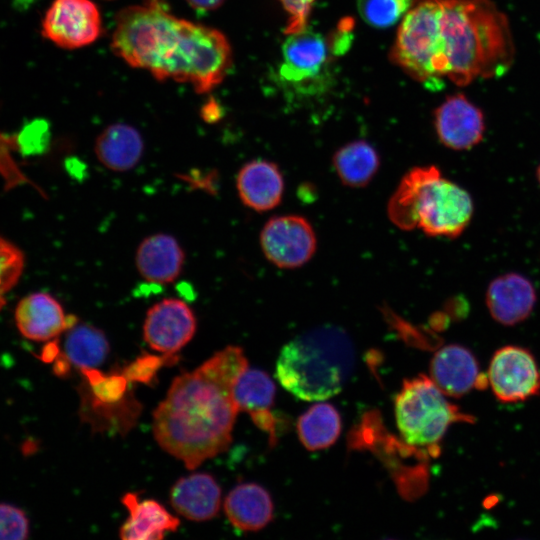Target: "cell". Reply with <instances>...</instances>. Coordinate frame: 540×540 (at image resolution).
<instances>
[{
	"mask_svg": "<svg viewBox=\"0 0 540 540\" xmlns=\"http://www.w3.org/2000/svg\"><path fill=\"white\" fill-rule=\"evenodd\" d=\"M122 503L129 511L119 531L123 540H160L166 532L179 527V519L155 500L139 501L138 494L129 492L122 497Z\"/></svg>",
	"mask_w": 540,
	"mask_h": 540,
	"instance_id": "obj_20",
	"label": "cell"
},
{
	"mask_svg": "<svg viewBox=\"0 0 540 540\" xmlns=\"http://www.w3.org/2000/svg\"><path fill=\"white\" fill-rule=\"evenodd\" d=\"M276 386L269 375L259 369H245L233 386V399L240 411L249 415L271 411Z\"/></svg>",
	"mask_w": 540,
	"mask_h": 540,
	"instance_id": "obj_26",
	"label": "cell"
},
{
	"mask_svg": "<svg viewBox=\"0 0 540 540\" xmlns=\"http://www.w3.org/2000/svg\"><path fill=\"white\" fill-rule=\"evenodd\" d=\"M111 46L130 66L146 69L158 80L188 82L198 93L216 87L232 61L221 32L177 18L159 0L123 9Z\"/></svg>",
	"mask_w": 540,
	"mask_h": 540,
	"instance_id": "obj_2",
	"label": "cell"
},
{
	"mask_svg": "<svg viewBox=\"0 0 540 540\" xmlns=\"http://www.w3.org/2000/svg\"><path fill=\"white\" fill-rule=\"evenodd\" d=\"M63 354L78 369L97 368L109 352L102 330L87 323H76L65 331Z\"/></svg>",
	"mask_w": 540,
	"mask_h": 540,
	"instance_id": "obj_24",
	"label": "cell"
},
{
	"mask_svg": "<svg viewBox=\"0 0 540 540\" xmlns=\"http://www.w3.org/2000/svg\"><path fill=\"white\" fill-rule=\"evenodd\" d=\"M196 319L191 308L182 300L163 299L148 311L143 325V337L154 350L175 354L194 336Z\"/></svg>",
	"mask_w": 540,
	"mask_h": 540,
	"instance_id": "obj_12",
	"label": "cell"
},
{
	"mask_svg": "<svg viewBox=\"0 0 540 540\" xmlns=\"http://www.w3.org/2000/svg\"><path fill=\"white\" fill-rule=\"evenodd\" d=\"M341 432L337 409L328 403H318L302 414L297 422L301 443L310 451L327 448L335 443Z\"/></svg>",
	"mask_w": 540,
	"mask_h": 540,
	"instance_id": "obj_25",
	"label": "cell"
},
{
	"mask_svg": "<svg viewBox=\"0 0 540 540\" xmlns=\"http://www.w3.org/2000/svg\"><path fill=\"white\" fill-rule=\"evenodd\" d=\"M288 14L285 33L292 34L307 27L311 8L316 0H279Z\"/></svg>",
	"mask_w": 540,
	"mask_h": 540,
	"instance_id": "obj_32",
	"label": "cell"
},
{
	"mask_svg": "<svg viewBox=\"0 0 540 540\" xmlns=\"http://www.w3.org/2000/svg\"><path fill=\"white\" fill-rule=\"evenodd\" d=\"M24 266L22 252L0 236V309L7 293L19 280Z\"/></svg>",
	"mask_w": 540,
	"mask_h": 540,
	"instance_id": "obj_28",
	"label": "cell"
},
{
	"mask_svg": "<svg viewBox=\"0 0 540 540\" xmlns=\"http://www.w3.org/2000/svg\"><path fill=\"white\" fill-rule=\"evenodd\" d=\"M178 357L174 354H164L163 356L144 353L133 362L125 366L122 374L130 383L151 384L155 379L159 369L166 364H174Z\"/></svg>",
	"mask_w": 540,
	"mask_h": 540,
	"instance_id": "obj_30",
	"label": "cell"
},
{
	"mask_svg": "<svg viewBox=\"0 0 540 540\" xmlns=\"http://www.w3.org/2000/svg\"><path fill=\"white\" fill-rule=\"evenodd\" d=\"M51 138L50 125L43 118L27 122L16 136V143L23 156H35L45 152Z\"/></svg>",
	"mask_w": 540,
	"mask_h": 540,
	"instance_id": "obj_29",
	"label": "cell"
},
{
	"mask_svg": "<svg viewBox=\"0 0 540 540\" xmlns=\"http://www.w3.org/2000/svg\"><path fill=\"white\" fill-rule=\"evenodd\" d=\"M355 364L348 334L335 325H323L302 333L282 348L275 376L294 396L320 401L338 394Z\"/></svg>",
	"mask_w": 540,
	"mask_h": 540,
	"instance_id": "obj_4",
	"label": "cell"
},
{
	"mask_svg": "<svg viewBox=\"0 0 540 540\" xmlns=\"http://www.w3.org/2000/svg\"><path fill=\"white\" fill-rule=\"evenodd\" d=\"M101 29L99 10L91 0H54L42 21V35L65 49L93 43Z\"/></svg>",
	"mask_w": 540,
	"mask_h": 540,
	"instance_id": "obj_10",
	"label": "cell"
},
{
	"mask_svg": "<svg viewBox=\"0 0 540 540\" xmlns=\"http://www.w3.org/2000/svg\"><path fill=\"white\" fill-rule=\"evenodd\" d=\"M247 368L243 350L228 346L194 371L174 378L153 412L158 444L188 469L224 452L239 412L233 386Z\"/></svg>",
	"mask_w": 540,
	"mask_h": 540,
	"instance_id": "obj_1",
	"label": "cell"
},
{
	"mask_svg": "<svg viewBox=\"0 0 540 540\" xmlns=\"http://www.w3.org/2000/svg\"><path fill=\"white\" fill-rule=\"evenodd\" d=\"M536 300V290L532 282L516 272L494 278L485 294L491 317L505 326H513L526 320L532 313Z\"/></svg>",
	"mask_w": 540,
	"mask_h": 540,
	"instance_id": "obj_14",
	"label": "cell"
},
{
	"mask_svg": "<svg viewBox=\"0 0 540 540\" xmlns=\"http://www.w3.org/2000/svg\"><path fill=\"white\" fill-rule=\"evenodd\" d=\"M144 143L140 133L132 126L115 123L106 127L97 137L94 152L98 161L112 171L124 172L140 161Z\"/></svg>",
	"mask_w": 540,
	"mask_h": 540,
	"instance_id": "obj_22",
	"label": "cell"
},
{
	"mask_svg": "<svg viewBox=\"0 0 540 540\" xmlns=\"http://www.w3.org/2000/svg\"><path fill=\"white\" fill-rule=\"evenodd\" d=\"M434 126L439 141L457 151L478 145L486 128L482 111L462 94L449 96L435 110Z\"/></svg>",
	"mask_w": 540,
	"mask_h": 540,
	"instance_id": "obj_13",
	"label": "cell"
},
{
	"mask_svg": "<svg viewBox=\"0 0 540 540\" xmlns=\"http://www.w3.org/2000/svg\"><path fill=\"white\" fill-rule=\"evenodd\" d=\"M413 0H357L361 18L375 28H389L401 20Z\"/></svg>",
	"mask_w": 540,
	"mask_h": 540,
	"instance_id": "obj_27",
	"label": "cell"
},
{
	"mask_svg": "<svg viewBox=\"0 0 540 540\" xmlns=\"http://www.w3.org/2000/svg\"><path fill=\"white\" fill-rule=\"evenodd\" d=\"M332 163L337 176L345 186L361 188L378 172L380 157L370 143L356 140L339 148L333 155Z\"/></svg>",
	"mask_w": 540,
	"mask_h": 540,
	"instance_id": "obj_23",
	"label": "cell"
},
{
	"mask_svg": "<svg viewBox=\"0 0 540 540\" xmlns=\"http://www.w3.org/2000/svg\"><path fill=\"white\" fill-rule=\"evenodd\" d=\"M536 178L540 185V164L538 165L537 170H536Z\"/></svg>",
	"mask_w": 540,
	"mask_h": 540,
	"instance_id": "obj_35",
	"label": "cell"
},
{
	"mask_svg": "<svg viewBox=\"0 0 540 540\" xmlns=\"http://www.w3.org/2000/svg\"><path fill=\"white\" fill-rule=\"evenodd\" d=\"M15 322L19 332L33 341L55 339L77 323L73 315H65L61 304L50 294L36 292L18 303Z\"/></svg>",
	"mask_w": 540,
	"mask_h": 540,
	"instance_id": "obj_15",
	"label": "cell"
},
{
	"mask_svg": "<svg viewBox=\"0 0 540 540\" xmlns=\"http://www.w3.org/2000/svg\"><path fill=\"white\" fill-rule=\"evenodd\" d=\"M188 4L198 10H213L219 7L224 0H186Z\"/></svg>",
	"mask_w": 540,
	"mask_h": 540,
	"instance_id": "obj_34",
	"label": "cell"
},
{
	"mask_svg": "<svg viewBox=\"0 0 540 540\" xmlns=\"http://www.w3.org/2000/svg\"><path fill=\"white\" fill-rule=\"evenodd\" d=\"M333 53L332 41L307 27L288 34L282 47L279 75L284 82L294 85L316 82L324 76Z\"/></svg>",
	"mask_w": 540,
	"mask_h": 540,
	"instance_id": "obj_11",
	"label": "cell"
},
{
	"mask_svg": "<svg viewBox=\"0 0 540 540\" xmlns=\"http://www.w3.org/2000/svg\"><path fill=\"white\" fill-rule=\"evenodd\" d=\"M430 379L449 397H461L484 382L480 379L479 365L473 353L457 344L436 352L430 363Z\"/></svg>",
	"mask_w": 540,
	"mask_h": 540,
	"instance_id": "obj_16",
	"label": "cell"
},
{
	"mask_svg": "<svg viewBox=\"0 0 540 540\" xmlns=\"http://www.w3.org/2000/svg\"><path fill=\"white\" fill-rule=\"evenodd\" d=\"M29 536L25 512L8 503H0V540H23Z\"/></svg>",
	"mask_w": 540,
	"mask_h": 540,
	"instance_id": "obj_31",
	"label": "cell"
},
{
	"mask_svg": "<svg viewBox=\"0 0 540 540\" xmlns=\"http://www.w3.org/2000/svg\"><path fill=\"white\" fill-rule=\"evenodd\" d=\"M60 353L61 351L59 348L58 340L55 339L46 344L41 354L39 355V358L46 363H50L53 362Z\"/></svg>",
	"mask_w": 540,
	"mask_h": 540,
	"instance_id": "obj_33",
	"label": "cell"
},
{
	"mask_svg": "<svg viewBox=\"0 0 540 540\" xmlns=\"http://www.w3.org/2000/svg\"><path fill=\"white\" fill-rule=\"evenodd\" d=\"M445 78L464 86L505 74L514 58L509 22L491 0H442Z\"/></svg>",
	"mask_w": 540,
	"mask_h": 540,
	"instance_id": "obj_3",
	"label": "cell"
},
{
	"mask_svg": "<svg viewBox=\"0 0 540 540\" xmlns=\"http://www.w3.org/2000/svg\"><path fill=\"white\" fill-rule=\"evenodd\" d=\"M442 0H418L402 18L391 57L410 76L436 87L444 76Z\"/></svg>",
	"mask_w": 540,
	"mask_h": 540,
	"instance_id": "obj_7",
	"label": "cell"
},
{
	"mask_svg": "<svg viewBox=\"0 0 540 540\" xmlns=\"http://www.w3.org/2000/svg\"><path fill=\"white\" fill-rule=\"evenodd\" d=\"M224 511L230 523L245 532L264 528L273 518L270 494L255 483H243L226 496Z\"/></svg>",
	"mask_w": 540,
	"mask_h": 540,
	"instance_id": "obj_21",
	"label": "cell"
},
{
	"mask_svg": "<svg viewBox=\"0 0 540 540\" xmlns=\"http://www.w3.org/2000/svg\"><path fill=\"white\" fill-rule=\"evenodd\" d=\"M260 245L269 262L282 269H293L312 258L317 239L306 218L289 214L271 217L265 223Z\"/></svg>",
	"mask_w": 540,
	"mask_h": 540,
	"instance_id": "obj_8",
	"label": "cell"
},
{
	"mask_svg": "<svg viewBox=\"0 0 540 540\" xmlns=\"http://www.w3.org/2000/svg\"><path fill=\"white\" fill-rule=\"evenodd\" d=\"M170 503L177 513L193 521L214 518L221 505V489L207 473L182 477L173 485Z\"/></svg>",
	"mask_w": 540,
	"mask_h": 540,
	"instance_id": "obj_19",
	"label": "cell"
},
{
	"mask_svg": "<svg viewBox=\"0 0 540 540\" xmlns=\"http://www.w3.org/2000/svg\"><path fill=\"white\" fill-rule=\"evenodd\" d=\"M184 260V251L178 241L164 233L142 240L135 255L139 274L146 281L156 284L175 281L182 271Z\"/></svg>",
	"mask_w": 540,
	"mask_h": 540,
	"instance_id": "obj_18",
	"label": "cell"
},
{
	"mask_svg": "<svg viewBox=\"0 0 540 540\" xmlns=\"http://www.w3.org/2000/svg\"><path fill=\"white\" fill-rule=\"evenodd\" d=\"M398 430L407 444H438L450 425L473 419L452 405L430 377L419 375L403 382L395 398Z\"/></svg>",
	"mask_w": 540,
	"mask_h": 540,
	"instance_id": "obj_6",
	"label": "cell"
},
{
	"mask_svg": "<svg viewBox=\"0 0 540 540\" xmlns=\"http://www.w3.org/2000/svg\"><path fill=\"white\" fill-rule=\"evenodd\" d=\"M487 380L504 403L524 401L540 392V368L533 354L519 346L498 349L489 364Z\"/></svg>",
	"mask_w": 540,
	"mask_h": 540,
	"instance_id": "obj_9",
	"label": "cell"
},
{
	"mask_svg": "<svg viewBox=\"0 0 540 540\" xmlns=\"http://www.w3.org/2000/svg\"><path fill=\"white\" fill-rule=\"evenodd\" d=\"M412 177L411 210L415 227L431 237L460 236L474 213L470 193L442 177L435 165L414 167Z\"/></svg>",
	"mask_w": 540,
	"mask_h": 540,
	"instance_id": "obj_5",
	"label": "cell"
},
{
	"mask_svg": "<svg viewBox=\"0 0 540 540\" xmlns=\"http://www.w3.org/2000/svg\"><path fill=\"white\" fill-rule=\"evenodd\" d=\"M236 187L245 206L257 212H265L280 204L284 193V178L277 164L256 159L241 167Z\"/></svg>",
	"mask_w": 540,
	"mask_h": 540,
	"instance_id": "obj_17",
	"label": "cell"
}]
</instances>
